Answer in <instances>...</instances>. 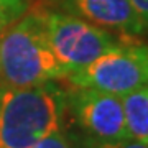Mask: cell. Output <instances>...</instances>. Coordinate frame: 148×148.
Returning <instances> with one entry per match:
<instances>
[{
  "label": "cell",
  "instance_id": "cell-1",
  "mask_svg": "<svg viewBox=\"0 0 148 148\" xmlns=\"http://www.w3.org/2000/svg\"><path fill=\"white\" fill-rule=\"evenodd\" d=\"M45 15V8L23 12L2 28L0 76L3 84L32 87L66 77L48 43Z\"/></svg>",
  "mask_w": 148,
  "mask_h": 148
},
{
  "label": "cell",
  "instance_id": "cell-2",
  "mask_svg": "<svg viewBox=\"0 0 148 148\" xmlns=\"http://www.w3.org/2000/svg\"><path fill=\"white\" fill-rule=\"evenodd\" d=\"M66 92L53 82L0 86V148H32L61 128Z\"/></svg>",
  "mask_w": 148,
  "mask_h": 148
},
{
  "label": "cell",
  "instance_id": "cell-3",
  "mask_svg": "<svg viewBox=\"0 0 148 148\" xmlns=\"http://www.w3.org/2000/svg\"><path fill=\"white\" fill-rule=\"evenodd\" d=\"M45 25L48 43L66 77L122 43L115 35L68 12L46 10Z\"/></svg>",
  "mask_w": 148,
  "mask_h": 148
},
{
  "label": "cell",
  "instance_id": "cell-4",
  "mask_svg": "<svg viewBox=\"0 0 148 148\" xmlns=\"http://www.w3.org/2000/svg\"><path fill=\"white\" fill-rule=\"evenodd\" d=\"M74 87H87L123 97L148 86V48L120 43L107 49L86 68L68 76Z\"/></svg>",
  "mask_w": 148,
  "mask_h": 148
},
{
  "label": "cell",
  "instance_id": "cell-5",
  "mask_svg": "<svg viewBox=\"0 0 148 148\" xmlns=\"http://www.w3.org/2000/svg\"><path fill=\"white\" fill-rule=\"evenodd\" d=\"M66 107L87 138L99 142H115L130 138L125 125L122 97L97 89L76 87L66 94Z\"/></svg>",
  "mask_w": 148,
  "mask_h": 148
},
{
  "label": "cell",
  "instance_id": "cell-6",
  "mask_svg": "<svg viewBox=\"0 0 148 148\" xmlns=\"http://www.w3.org/2000/svg\"><path fill=\"white\" fill-rule=\"evenodd\" d=\"M68 13L76 15L122 40H133L145 32L130 0H63Z\"/></svg>",
  "mask_w": 148,
  "mask_h": 148
},
{
  "label": "cell",
  "instance_id": "cell-7",
  "mask_svg": "<svg viewBox=\"0 0 148 148\" xmlns=\"http://www.w3.org/2000/svg\"><path fill=\"white\" fill-rule=\"evenodd\" d=\"M128 137L148 145V86L122 97Z\"/></svg>",
  "mask_w": 148,
  "mask_h": 148
},
{
  "label": "cell",
  "instance_id": "cell-8",
  "mask_svg": "<svg viewBox=\"0 0 148 148\" xmlns=\"http://www.w3.org/2000/svg\"><path fill=\"white\" fill-rule=\"evenodd\" d=\"M82 148H148V145L137 142L133 138H123V140H115V142H99V140L86 138Z\"/></svg>",
  "mask_w": 148,
  "mask_h": 148
},
{
  "label": "cell",
  "instance_id": "cell-9",
  "mask_svg": "<svg viewBox=\"0 0 148 148\" xmlns=\"http://www.w3.org/2000/svg\"><path fill=\"white\" fill-rule=\"evenodd\" d=\"M32 148H77L76 145L73 143V140L68 137V135H64L61 132V128L56 130V132L49 133L46 137L40 140L38 143H35Z\"/></svg>",
  "mask_w": 148,
  "mask_h": 148
},
{
  "label": "cell",
  "instance_id": "cell-10",
  "mask_svg": "<svg viewBox=\"0 0 148 148\" xmlns=\"http://www.w3.org/2000/svg\"><path fill=\"white\" fill-rule=\"evenodd\" d=\"M27 2L28 0H0V5L3 7L13 18H16L20 13L25 12Z\"/></svg>",
  "mask_w": 148,
  "mask_h": 148
},
{
  "label": "cell",
  "instance_id": "cell-11",
  "mask_svg": "<svg viewBox=\"0 0 148 148\" xmlns=\"http://www.w3.org/2000/svg\"><path fill=\"white\" fill-rule=\"evenodd\" d=\"M138 18L142 20L145 30H148V0H130Z\"/></svg>",
  "mask_w": 148,
  "mask_h": 148
},
{
  "label": "cell",
  "instance_id": "cell-12",
  "mask_svg": "<svg viewBox=\"0 0 148 148\" xmlns=\"http://www.w3.org/2000/svg\"><path fill=\"white\" fill-rule=\"evenodd\" d=\"M12 20H13V16H12L10 13H8L5 8H3V7L0 5V32H2V28L7 27V25H8Z\"/></svg>",
  "mask_w": 148,
  "mask_h": 148
}]
</instances>
